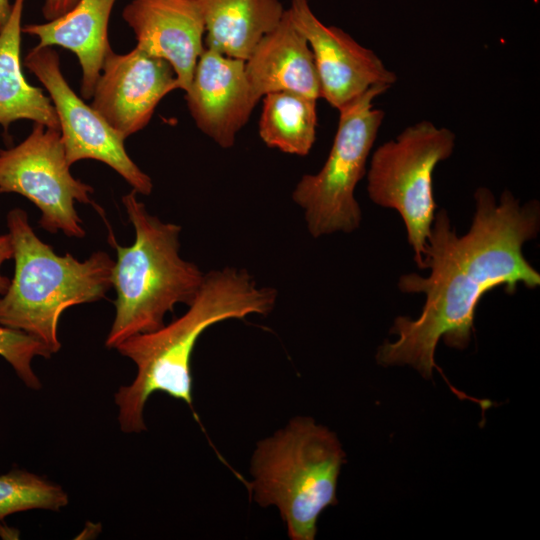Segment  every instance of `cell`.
I'll use <instances>...</instances> for the list:
<instances>
[{
  "label": "cell",
  "mask_w": 540,
  "mask_h": 540,
  "mask_svg": "<svg viewBox=\"0 0 540 540\" xmlns=\"http://www.w3.org/2000/svg\"><path fill=\"white\" fill-rule=\"evenodd\" d=\"M474 200L472 223L462 236L451 227L445 209L435 213L422 255L423 269H430V274L410 273L398 280L401 292L423 293L424 306L416 319L394 320L390 332L398 338L379 346V364L410 365L431 378L439 340L465 349L472 338L476 307L487 292L502 287L512 295L519 285L528 289L540 285L539 272L523 254L524 244L540 230L539 201L521 205L505 189L497 203L486 187L476 189Z\"/></svg>",
  "instance_id": "cell-1"
},
{
  "label": "cell",
  "mask_w": 540,
  "mask_h": 540,
  "mask_svg": "<svg viewBox=\"0 0 540 540\" xmlns=\"http://www.w3.org/2000/svg\"><path fill=\"white\" fill-rule=\"evenodd\" d=\"M276 298L275 289L258 286L244 270H214L204 275L196 297L182 316L155 331L136 334L119 343L115 349L137 367L134 380L115 393L121 430L139 433L146 429L143 411L155 392L185 402L197 418L193 409L191 360L199 337L218 322L268 314Z\"/></svg>",
  "instance_id": "cell-2"
},
{
  "label": "cell",
  "mask_w": 540,
  "mask_h": 540,
  "mask_svg": "<svg viewBox=\"0 0 540 540\" xmlns=\"http://www.w3.org/2000/svg\"><path fill=\"white\" fill-rule=\"evenodd\" d=\"M15 261L14 276L0 297V324L41 341L52 354L61 348L58 323L69 307L96 302L112 286L115 261L97 251L84 261L54 252L34 232L26 211L7 214Z\"/></svg>",
  "instance_id": "cell-3"
},
{
  "label": "cell",
  "mask_w": 540,
  "mask_h": 540,
  "mask_svg": "<svg viewBox=\"0 0 540 540\" xmlns=\"http://www.w3.org/2000/svg\"><path fill=\"white\" fill-rule=\"evenodd\" d=\"M122 202L135 229V241L121 246L111 232L108 237L117 253L112 273L115 317L105 341L108 348L162 327L176 304L192 303L204 280L200 269L179 255V225L151 215L134 189Z\"/></svg>",
  "instance_id": "cell-4"
},
{
  "label": "cell",
  "mask_w": 540,
  "mask_h": 540,
  "mask_svg": "<svg viewBox=\"0 0 540 540\" xmlns=\"http://www.w3.org/2000/svg\"><path fill=\"white\" fill-rule=\"evenodd\" d=\"M345 452L335 433L298 416L257 443L248 488L262 507L275 506L292 540H313L320 514L336 505Z\"/></svg>",
  "instance_id": "cell-5"
},
{
  "label": "cell",
  "mask_w": 540,
  "mask_h": 540,
  "mask_svg": "<svg viewBox=\"0 0 540 540\" xmlns=\"http://www.w3.org/2000/svg\"><path fill=\"white\" fill-rule=\"evenodd\" d=\"M389 87L372 86L340 108L337 131L329 155L315 174H305L292 198L303 209L309 233L318 238L351 233L361 224L355 188L366 175L367 162L385 118L373 100Z\"/></svg>",
  "instance_id": "cell-6"
},
{
  "label": "cell",
  "mask_w": 540,
  "mask_h": 540,
  "mask_svg": "<svg viewBox=\"0 0 540 540\" xmlns=\"http://www.w3.org/2000/svg\"><path fill=\"white\" fill-rule=\"evenodd\" d=\"M455 144L452 130L422 120L379 145L366 172L369 198L401 216L420 270L437 208L433 172L440 162L450 158Z\"/></svg>",
  "instance_id": "cell-7"
},
{
  "label": "cell",
  "mask_w": 540,
  "mask_h": 540,
  "mask_svg": "<svg viewBox=\"0 0 540 540\" xmlns=\"http://www.w3.org/2000/svg\"><path fill=\"white\" fill-rule=\"evenodd\" d=\"M59 129L34 123L18 145L0 149V193H17L41 211L39 225L50 233L83 238L75 202L93 204V188L70 172Z\"/></svg>",
  "instance_id": "cell-8"
},
{
  "label": "cell",
  "mask_w": 540,
  "mask_h": 540,
  "mask_svg": "<svg viewBox=\"0 0 540 540\" xmlns=\"http://www.w3.org/2000/svg\"><path fill=\"white\" fill-rule=\"evenodd\" d=\"M24 65L47 90L56 110L66 159L70 165L84 159L110 166L140 194L149 195L153 184L128 155L122 137L66 81L58 53L49 46L29 50Z\"/></svg>",
  "instance_id": "cell-9"
},
{
  "label": "cell",
  "mask_w": 540,
  "mask_h": 540,
  "mask_svg": "<svg viewBox=\"0 0 540 540\" xmlns=\"http://www.w3.org/2000/svg\"><path fill=\"white\" fill-rule=\"evenodd\" d=\"M288 11L312 51L320 98L333 108L339 110L372 86L391 88L397 81V75L374 51L342 29L323 24L308 0H291Z\"/></svg>",
  "instance_id": "cell-10"
},
{
  "label": "cell",
  "mask_w": 540,
  "mask_h": 540,
  "mask_svg": "<svg viewBox=\"0 0 540 540\" xmlns=\"http://www.w3.org/2000/svg\"><path fill=\"white\" fill-rule=\"evenodd\" d=\"M180 89L170 63L137 47L107 53L91 106L125 139L142 130L159 102Z\"/></svg>",
  "instance_id": "cell-11"
},
{
  "label": "cell",
  "mask_w": 540,
  "mask_h": 540,
  "mask_svg": "<svg viewBox=\"0 0 540 540\" xmlns=\"http://www.w3.org/2000/svg\"><path fill=\"white\" fill-rule=\"evenodd\" d=\"M185 99L196 126L222 148H231L237 133L259 102L245 73V61L205 48Z\"/></svg>",
  "instance_id": "cell-12"
},
{
  "label": "cell",
  "mask_w": 540,
  "mask_h": 540,
  "mask_svg": "<svg viewBox=\"0 0 540 540\" xmlns=\"http://www.w3.org/2000/svg\"><path fill=\"white\" fill-rule=\"evenodd\" d=\"M122 17L132 29L136 47L173 67L186 91L205 49L204 23L193 0H131Z\"/></svg>",
  "instance_id": "cell-13"
},
{
  "label": "cell",
  "mask_w": 540,
  "mask_h": 540,
  "mask_svg": "<svg viewBox=\"0 0 540 540\" xmlns=\"http://www.w3.org/2000/svg\"><path fill=\"white\" fill-rule=\"evenodd\" d=\"M245 73L259 100L268 93L279 91L320 98V83L312 51L306 38L295 27L288 9L245 61Z\"/></svg>",
  "instance_id": "cell-14"
},
{
  "label": "cell",
  "mask_w": 540,
  "mask_h": 540,
  "mask_svg": "<svg viewBox=\"0 0 540 540\" xmlns=\"http://www.w3.org/2000/svg\"><path fill=\"white\" fill-rule=\"evenodd\" d=\"M117 0H78L60 17L29 24L22 32L39 39V46H60L77 56L82 70L81 96L91 99L105 57L111 50L108 26Z\"/></svg>",
  "instance_id": "cell-15"
},
{
  "label": "cell",
  "mask_w": 540,
  "mask_h": 540,
  "mask_svg": "<svg viewBox=\"0 0 540 540\" xmlns=\"http://www.w3.org/2000/svg\"><path fill=\"white\" fill-rule=\"evenodd\" d=\"M204 23L205 48L246 61L281 21L279 0H193Z\"/></svg>",
  "instance_id": "cell-16"
},
{
  "label": "cell",
  "mask_w": 540,
  "mask_h": 540,
  "mask_svg": "<svg viewBox=\"0 0 540 540\" xmlns=\"http://www.w3.org/2000/svg\"><path fill=\"white\" fill-rule=\"evenodd\" d=\"M26 0H14L0 31V125L7 131L17 120L59 129L56 110L41 88L27 82L21 66L22 14Z\"/></svg>",
  "instance_id": "cell-17"
},
{
  "label": "cell",
  "mask_w": 540,
  "mask_h": 540,
  "mask_svg": "<svg viewBox=\"0 0 540 540\" xmlns=\"http://www.w3.org/2000/svg\"><path fill=\"white\" fill-rule=\"evenodd\" d=\"M259 135L270 148L307 155L316 139L318 99L289 91L264 95Z\"/></svg>",
  "instance_id": "cell-18"
},
{
  "label": "cell",
  "mask_w": 540,
  "mask_h": 540,
  "mask_svg": "<svg viewBox=\"0 0 540 540\" xmlns=\"http://www.w3.org/2000/svg\"><path fill=\"white\" fill-rule=\"evenodd\" d=\"M68 502L61 486L34 473L16 469L0 475V521L33 509L58 512Z\"/></svg>",
  "instance_id": "cell-19"
},
{
  "label": "cell",
  "mask_w": 540,
  "mask_h": 540,
  "mask_svg": "<svg viewBox=\"0 0 540 540\" xmlns=\"http://www.w3.org/2000/svg\"><path fill=\"white\" fill-rule=\"evenodd\" d=\"M51 355L50 350L38 339L0 324V356L11 365L28 388H41V382L32 369L33 358H50Z\"/></svg>",
  "instance_id": "cell-20"
},
{
  "label": "cell",
  "mask_w": 540,
  "mask_h": 540,
  "mask_svg": "<svg viewBox=\"0 0 540 540\" xmlns=\"http://www.w3.org/2000/svg\"><path fill=\"white\" fill-rule=\"evenodd\" d=\"M78 0H44L42 14L51 21L71 10Z\"/></svg>",
  "instance_id": "cell-21"
},
{
  "label": "cell",
  "mask_w": 540,
  "mask_h": 540,
  "mask_svg": "<svg viewBox=\"0 0 540 540\" xmlns=\"http://www.w3.org/2000/svg\"><path fill=\"white\" fill-rule=\"evenodd\" d=\"M13 254L14 249L9 233L0 235V269L5 261L13 258ZM10 281L11 280L2 275L0 271V295H3L7 291Z\"/></svg>",
  "instance_id": "cell-22"
},
{
  "label": "cell",
  "mask_w": 540,
  "mask_h": 540,
  "mask_svg": "<svg viewBox=\"0 0 540 540\" xmlns=\"http://www.w3.org/2000/svg\"><path fill=\"white\" fill-rule=\"evenodd\" d=\"M11 8L12 4L9 0H0V31L10 16Z\"/></svg>",
  "instance_id": "cell-23"
}]
</instances>
